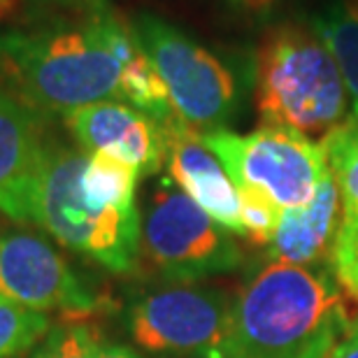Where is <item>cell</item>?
Masks as SVG:
<instances>
[{
  "mask_svg": "<svg viewBox=\"0 0 358 358\" xmlns=\"http://www.w3.org/2000/svg\"><path fill=\"white\" fill-rule=\"evenodd\" d=\"M52 331V317L0 296V358H21Z\"/></svg>",
  "mask_w": 358,
  "mask_h": 358,
  "instance_id": "18",
  "label": "cell"
},
{
  "mask_svg": "<svg viewBox=\"0 0 358 358\" xmlns=\"http://www.w3.org/2000/svg\"><path fill=\"white\" fill-rule=\"evenodd\" d=\"M240 193V214L245 238L254 245L268 247L277 233L279 219H282V207L266 193L256 189H238Z\"/></svg>",
  "mask_w": 358,
  "mask_h": 358,
  "instance_id": "20",
  "label": "cell"
},
{
  "mask_svg": "<svg viewBox=\"0 0 358 358\" xmlns=\"http://www.w3.org/2000/svg\"><path fill=\"white\" fill-rule=\"evenodd\" d=\"M45 154L35 114L0 91V214L14 224L33 221V203Z\"/></svg>",
  "mask_w": 358,
  "mask_h": 358,
  "instance_id": "12",
  "label": "cell"
},
{
  "mask_svg": "<svg viewBox=\"0 0 358 358\" xmlns=\"http://www.w3.org/2000/svg\"><path fill=\"white\" fill-rule=\"evenodd\" d=\"M324 358H358V319L352 321L347 333L335 342V347Z\"/></svg>",
  "mask_w": 358,
  "mask_h": 358,
  "instance_id": "22",
  "label": "cell"
},
{
  "mask_svg": "<svg viewBox=\"0 0 358 358\" xmlns=\"http://www.w3.org/2000/svg\"><path fill=\"white\" fill-rule=\"evenodd\" d=\"M186 358H242L235 349L228 345V342H221V345H214V347H207V349H200V352L186 356Z\"/></svg>",
  "mask_w": 358,
  "mask_h": 358,
  "instance_id": "24",
  "label": "cell"
},
{
  "mask_svg": "<svg viewBox=\"0 0 358 358\" xmlns=\"http://www.w3.org/2000/svg\"><path fill=\"white\" fill-rule=\"evenodd\" d=\"M112 14L84 26L0 35V59L35 105L68 117L93 103L119 98L124 63L112 49Z\"/></svg>",
  "mask_w": 358,
  "mask_h": 358,
  "instance_id": "2",
  "label": "cell"
},
{
  "mask_svg": "<svg viewBox=\"0 0 358 358\" xmlns=\"http://www.w3.org/2000/svg\"><path fill=\"white\" fill-rule=\"evenodd\" d=\"M84 166L87 154L61 142H45L31 224L70 252L114 275H128L138 268L142 252L140 210L93 205L82 189Z\"/></svg>",
  "mask_w": 358,
  "mask_h": 358,
  "instance_id": "4",
  "label": "cell"
},
{
  "mask_svg": "<svg viewBox=\"0 0 358 358\" xmlns=\"http://www.w3.org/2000/svg\"><path fill=\"white\" fill-rule=\"evenodd\" d=\"M0 296L35 312H59L66 321H82L105 307L61 252L31 228L0 233Z\"/></svg>",
  "mask_w": 358,
  "mask_h": 358,
  "instance_id": "9",
  "label": "cell"
},
{
  "mask_svg": "<svg viewBox=\"0 0 358 358\" xmlns=\"http://www.w3.org/2000/svg\"><path fill=\"white\" fill-rule=\"evenodd\" d=\"M100 333L84 321H63L21 358H98Z\"/></svg>",
  "mask_w": 358,
  "mask_h": 358,
  "instance_id": "19",
  "label": "cell"
},
{
  "mask_svg": "<svg viewBox=\"0 0 358 358\" xmlns=\"http://www.w3.org/2000/svg\"><path fill=\"white\" fill-rule=\"evenodd\" d=\"M119 98L126 100L135 110L149 114V117L159 121L161 126L177 117L173 105H170L166 84H163L161 75L156 73L149 56L142 52V47H140V52L126 63L124 70H121Z\"/></svg>",
  "mask_w": 358,
  "mask_h": 358,
  "instance_id": "15",
  "label": "cell"
},
{
  "mask_svg": "<svg viewBox=\"0 0 358 358\" xmlns=\"http://www.w3.org/2000/svg\"><path fill=\"white\" fill-rule=\"evenodd\" d=\"M340 205V189L333 173H328L310 203L282 212L277 233L268 245L270 259L310 268L331 254L335 235L342 224L340 217L345 214Z\"/></svg>",
  "mask_w": 358,
  "mask_h": 358,
  "instance_id": "13",
  "label": "cell"
},
{
  "mask_svg": "<svg viewBox=\"0 0 358 358\" xmlns=\"http://www.w3.org/2000/svg\"><path fill=\"white\" fill-rule=\"evenodd\" d=\"M238 189H256L282 210L303 207L331 173L321 142L289 128L261 126L249 135L212 131L200 135Z\"/></svg>",
  "mask_w": 358,
  "mask_h": 358,
  "instance_id": "5",
  "label": "cell"
},
{
  "mask_svg": "<svg viewBox=\"0 0 358 358\" xmlns=\"http://www.w3.org/2000/svg\"><path fill=\"white\" fill-rule=\"evenodd\" d=\"M140 170L117 156L93 152L87 156L82 189L93 205L105 210H135V189Z\"/></svg>",
  "mask_w": 358,
  "mask_h": 358,
  "instance_id": "14",
  "label": "cell"
},
{
  "mask_svg": "<svg viewBox=\"0 0 358 358\" xmlns=\"http://www.w3.org/2000/svg\"><path fill=\"white\" fill-rule=\"evenodd\" d=\"M142 252L170 282H198L231 272L242 263L231 233L168 179L149 198L142 221Z\"/></svg>",
  "mask_w": 358,
  "mask_h": 358,
  "instance_id": "7",
  "label": "cell"
},
{
  "mask_svg": "<svg viewBox=\"0 0 358 358\" xmlns=\"http://www.w3.org/2000/svg\"><path fill=\"white\" fill-rule=\"evenodd\" d=\"M328 263L335 279L358 298V214H342Z\"/></svg>",
  "mask_w": 358,
  "mask_h": 358,
  "instance_id": "21",
  "label": "cell"
},
{
  "mask_svg": "<svg viewBox=\"0 0 358 358\" xmlns=\"http://www.w3.org/2000/svg\"><path fill=\"white\" fill-rule=\"evenodd\" d=\"M98 358H142L138 352H133L131 347L119 345V342H100Z\"/></svg>",
  "mask_w": 358,
  "mask_h": 358,
  "instance_id": "23",
  "label": "cell"
},
{
  "mask_svg": "<svg viewBox=\"0 0 358 358\" xmlns=\"http://www.w3.org/2000/svg\"><path fill=\"white\" fill-rule=\"evenodd\" d=\"M233 5L242 7L245 12H268L272 5H275V0H231Z\"/></svg>",
  "mask_w": 358,
  "mask_h": 358,
  "instance_id": "25",
  "label": "cell"
},
{
  "mask_svg": "<svg viewBox=\"0 0 358 358\" xmlns=\"http://www.w3.org/2000/svg\"><path fill=\"white\" fill-rule=\"evenodd\" d=\"M233 298L214 286L173 282L142 293L128 307L133 342L152 354L191 356L226 342Z\"/></svg>",
  "mask_w": 358,
  "mask_h": 358,
  "instance_id": "8",
  "label": "cell"
},
{
  "mask_svg": "<svg viewBox=\"0 0 358 358\" xmlns=\"http://www.w3.org/2000/svg\"><path fill=\"white\" fill-rule=\"evenodd\" d=\"M328 168L340 189L342 212L358 214V117L347 119L321 140Z\"/></svg>",
  "mask_w": 358,
  "mask_h": 358,
  "instance_id": "17",
  "label": "cell"
},
{
  "mask_svg": "<svg viewBox=\"0 0 358 358\" xmlns=\"http://www.w3.org/2000/svg\"><path fill=\"white\" fill-rule=\"evenodd\" d=\"M256 107L266 126L289 128L314 142L347 121L345 77L314 28L284 24L268 33L259 52Z\"/></svg>",
  "mask_w": 358,
  "mask_h": 358,
  "instance_id": "3",
  "label": "cell"
},
{
  "mask_svg": "<svg viewBox=\"0 0 358 358\" xmlns=\"http://www.w3.org/2000/svg\"><path fill=\"white\" fill-rule=\"evenodd\" d=\"M166 133V163L173 182L205 210L228 233L242 235L240 193L224 166L214 156L196 131L184 126L177 117L163 124Z\"/></svg>",
  "mask_w": 358,
  "mask_h": 358,
  "instance_id": "11",
  "label": "cell"
},
{
  "mask_svg": "<svg viewBox=\"0 0 358 358\" xmlns=\"http://www.w3.org/2000/svg\"><path fill=\"white\" fill-rule=\"evenodd\" d=\"M312 28L338 61L354 105V117H358V19L345 5H338L319 14L312 21Z\"/></svg>",
  "mask_w": 358,
  "mask_h": 358,
  "instance_id": "16",
  "label": "cell"
},
{
  "mask_svg": "<svg viewBox=\"0 0 358 358\" xmlns=\"http://www.w3.org/2000/svg\"><path fill=\"white\" fill-rule=\"evenodd\" d=\"M66 121L84 149L117 156L140 175H156L166 163L163 126L131 105L103 100L70 112Z\"/></svg>",
  "mask_w": 358,
  "mask_h": 358,
  "instance_id": "10",
  "label": "cell"
},
{
  "mask_svg": "<svg viewBox=\"0 0 358 358\" xmlns=\"http://www.w3.org/2000/svg\"><path fill=\"white\" fill-rule=\"evenodd\" d=\"M342 5H345V7H347V10H349V12H352V14H354V17L358 19V0H345V3H342Z\"/></svg>",
  "mask_w": 358,
  "mask_h": 358,
  "instance_id": "26",
  "label": "cell"
},
{
  "mask_svg": "<svg viewBox=\"0 0 358 358\" xmlns=\"http://www.w3.org/2000/svg\"><path fill=\"white\" fill-rule=\"evenodd\" d=\"M349 326L333 272L272 261L233 298L226 342L242 358H324Z\"/></svg>",
  "mask_w": 358,
  "mask_h": 358,
  "instance_id": "1",
  "label": "cell"
},
{
  "mask_svg": "<svg viewBox=\"0 0 358 358\" xmlns=\"http://www.w3.org/2000/svg\"><path fill=\"white\" fill-rule=\"evenodd\" d=\"M135 40L168 89L177 119L198 135L219 131L238 107V84L217 56L175 26L145 14L133 24Z\"/></svg>",
  "mask_w": 358,
  "mask_h": 358,
  "instance_id": "6",
  "label": "cell"
}]
</instances>
